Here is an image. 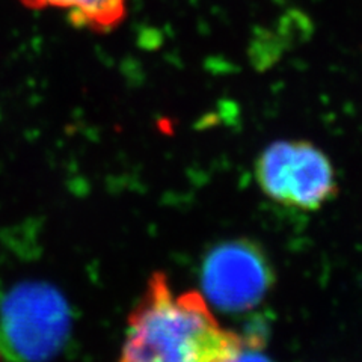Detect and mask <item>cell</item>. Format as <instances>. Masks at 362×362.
I'll list each match as a JSON object with an SVG mask.
<instances>
[{
	"mask_svg": "<svg viewBox=\"0 0 362 362\" xmlns=\"http://www.w3.org/2000/svg\"><path fill=\"white\" fill-rule=\"evenodd\" d=\"M245 338L225 329L204 294L177 293L165 274L154 272L129 315L117 362H222Z\"/></svg>",
	"mask_w": 362,
	"mask_h": 362,
	"instance_id": "cell-1",
	"label": "cell"
},
{
	"mask_svg": "<svg viewBox=\"0 0 362 362\" xmlns=\"http://www.w3.org/2000/svg\"><path fill=\"white\" fill-rule=\"evenodd\" d=\"M70 311L58 290L25 282L0 303V349L16 362H44L61 349Z\"/></svg>",
	"mask_w": 362,
	"mask_h": 362,
	"instance_id": "cell-2",
	"label": "cell"
},
{
	"mask_svg": "<svg viewBox=\"0 0 362 362\" xmlns=\"http://www.w3.org/2000/svg\"><path fill=\"white\" fill-rule=\"evenodd\" d=\"M254 173L269 199L302 211L322 209L338 190L329 157L307 141L270 144L258 156Z\"/></svg>",
	"mask_w": 362,
	"mask_h": 362,
	"instance_id": "cell-3",
	"label": "cell"
},
{
	"mask_svg": "<svg viewBox=\"0 0 362 362\" xmlns=\"http://www.w3.org/2000/svg\"><path fill=\"white\" fill-rule=\"evenodd\" d=\"M272 281L274 274L267 257L249 240L216 246L202 267L204 296L230 313L254 308L264 299Z\"/></svg>",
	"mask_w": 362,
	"mask_h": 362,
	"instance_id": "cell-4",
	"label": "cell"
},
{
	"mask_svg": "<svg viewBox=\"0 0 362 362\" xmlns=\"http://www.w3.org/2000/svg\"><path fill=\"white\" fill-rule=\"evenodd\" d=\"M28 8L66 11L74 25L94 30H110L126 16L127 0H21Z\"/></svg>",
	"mask_w": 362,
	"mask_h": 362,
	"instance_id": "cell-5",
	"label": "cell"
},
{
	"mask_svg": "<svg viewBox=\"0 0 362 362\" xmlns=\"http://www.w3.org/2000/svg\"><path fill=\"white\" fill-rule=\"evenodd\" d=\"M222 362H272V359L267 356V354H264L262 344L252 335L245 338V344L239 352Z\"/></svg>",
	"mask_w": 362,
	"mask_h": 362,
	"instance_id": "cell-6",
	"label": "cell"
},
{
	"mask_svg": "<svg viewBox=\"0 0 362 362\" xmlns=\"http://www.w3.org/2000/svg\"><path fill=\"white\" fill-rule=\"evenodd\" d=\"M0 362H2V361H0Z\"/></svg>",
	"mask_w": 362,
	"mask_h": 362,
	"instance_id": "cell-7",
	"label": "cell"
}]
</instances>
